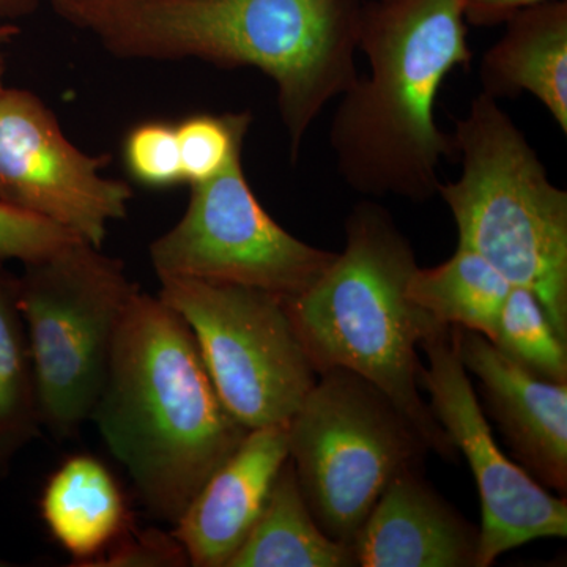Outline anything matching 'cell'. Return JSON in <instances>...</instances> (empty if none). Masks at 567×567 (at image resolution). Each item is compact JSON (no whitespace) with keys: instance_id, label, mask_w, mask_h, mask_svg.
Returning <instances> with one entry per match:
<instances>
[{"instance_id":"6da1fadb","label":"cell","mask_w":567,"mask_h":567,"mask_svg":"<svg viewBox=\"0 0 567 567\" xmlns=\"http://www.w3.org/2000/svg\"><path fill=\"white\" fill-rule=\"evenodd\" d=\"M365 0H50L55 17L123 61H200L274 81L290 158L360 76Z\"/></svg>"},{"instance_id":"7a4b0ae2","label":"cell","mask_w":567,"mask_h":567,"mask_svg":"<svg viewBox=\"0 0 567 567\" xmlns=\"http://www.w3.org/2000/svg\"><path fill=\"white\" fill-rule=\"evenodd\" d=\"M89 423L148 514L173 527L249 432L223 404L185 320L141 290L118 328Z\"/></svg>"},{"instance_id":"3957f363","label":"cell","mask_w":567,"mask_h":567,"mask_svg":"<svg viewBox=\"0 0 567 567\" xmlns=\"http://www.w3.org/2000/svg\"><path fill=\"white\" fill-rule=\"evenodd\" d=\"M464 0H365L358 51L368 73L339 96L328 132L336 171L371 199L425 203L440 166L456 155L436 123V100L451 73L466 69Z\"/></svg>"},{"instance_id":"277c9868","label":"cell","mask_w":567,"mask_h":567,"mask_svg":"<svg viewBox=\"0 0 567 567\" xmlns=\"http://www.w3.org/2000/svg\"><path fill=\"white\" fill-rule=\"evenodd\" d=\"M346 245L287 312L317 375L342 368L379 386L445 462L457 450L420 391L417 347L446 324L413 303L406 284L415 249L393 215L372 199L346 218Z\"/></svg>"},{"instance_id":"5b68a950","label":"cell","mask_w":567,"mask_h":567,"mask_svg":"<svg viewBox=\"0 0 567 567\" xmlns=\"http://www.w3.org/2000/svg\"><path fill=\"white\" fill-rule=\"evenodd\" d=\"M461 175L436 196L450 208L458 248L486 259L511 286L536 295L567 342V192L548 177L498 100L480 92L451 134Z\"/></svg>"},{"instance_id":"8992f818","label":"cell","mask_w":567,"mask_h":567,"mask_svg":"<svg viewBox=\"0 0 567 567\" xmlns=\"http://www.w3.org/2000/svg\"><path fill=\"white\" fill-rule=\"evenodd\" d=\"M137 290L121 259L82 240L24 265L20 303L40 423L54 439H73L91 421Z\"/></svg>"},{"instance_id":"52a82bcc","label":"cell","mask_w":567,"mask_h":567,"mask_svg":"<svg viewBox=\"0 0 567 567\" xmlns=\"http://www.w3.org/2000/svg\"><path fill=\"white\" fill-rule=\"evenodd\" d=\"M287 440L306 505L324 535L349 546L388 484L424 470L431 453L379 386L342 368L320 374L287 421Z\"/></svg>"},{"instance_id":"ba28073f","label":"cell","mask_w":567,"mask_h":567,"mask_svg":"<svg viewBox=\"0 0 567 567\" xmlns=\"http://www.w3.org/2000/svg\"><path fill=\"white\" fill-rule=\"evenodd\" d=\"M158 297L185 320L223 404L246 429L287 423L317 383L278 295L164 278Z\"/></svg>"},{"instance_id":"9c48e42d","label":"cell","mask_w":567,"mask_h":567,"mask_svg":"<svg viewBox=\"0 0 567 567\" xmlns=\"http://www.w3.org/2000/svg\"><path fill=\"white\" fill-rule=\"evenodd\" d=\"M189 188L181 221L148 249L159 279L237 284L289 300L333 262L336 252L301 241L271 218L246 178L244 158Z\"/></svg>"},{"instance_id":"30bf717a","label":"cell","mask_w":567,"mask_h":567,"mask_svg":"<svg viewBox=\"0 0 567 567\" xmlns=\"http://www.w3.org/2000/svg\"><path fill=\"white\" fill-rule=\"evenodd\" d=\"M427 365L417 382L443 431L464 454L481 496L477 567L536 539L567 536V499L540 486L517 462L503 453L492 434L486 412L458 358L451 327L421 342Z\"/></svg>"},{"instance_id":"8fae6325","label":"cell","mask_w":567,"mask_h":567,"mask_svg":"<svg viewBox=\"0 0 567 567\" xmlns=\"http://www.w3.org/2000/svg\"><path fill=\"white\" fill-rule=\"evenodd\" d=\"M110 153L71 144L54 112L35 93L0 96V203L55 224L103 248L110 226L128 215V183L103 177Z\"/></svg>"},{"instance_id":"7c38bea8","label":"cell","mask_w":567,"mask_h":567,"mask_svg":"<svg viewBox=\"0 0 567 567\" xmlns=\"http://www.w3.org/2000/svg\"><path fill=\"white\" fill-rule=\"evenodd\" d=\"M458 358L476 377L484 412L495 421L517 464L540 486L566 496L567 383L537 379L486 336L451 327Z\"/></svg>"},{"instance_id":"4fadbf2b","label":"cell","mask_w":567,"mask_h":567,"mask_svg":"<svg viewBox=\"0 0 567 567\" xmlns=\"http://www.w3.org/2000/svg\"><path fill=\"white\" fill-rule=\"evenodd\" d=\"M287 458V423L248 432L174 525L189 566H227L262 513Z\"/></svg>"},{"instance_id":"5bb4252c","label":"cell","mask_w":567,"mask_h":567,"mask_svg":"<svg viewBox=\"0 0 567 567\" xmlns=\"http://www.w3.org/2000/svg\"><path fill=\"white\" fill-rule=\"evenodd\" d=\"M481 529L446 502L424 470L395 476L353 539L361 567H477Z\"/></svg>"},{"instance_id":"9a60e30c","label":"cell","mask_w":567,"mask_h":567,"mask_svg":"<svg viewBox=\"0 0 567 567\" xmlns=\"http://www.w3.org/2000/svg\"><path fill=\"white\" fill-rule=\"evenodd\" d=\"M505 32L484 52L481 92L492 99L529 93L567 133V0H546L503 22Z\"/></svg>"},{"instance_id":"2e32d148","label":"cell","mask_w":567,"mask_h":567,"mask_svg":"<svg viewBox=\"0 0 567 567\" xmlns=\"http://www.w3.org/2000/svg\"><path fill=\"white\" fill-rule=\"evenodd\" d=\"M40 511L52 537L80 566H92L132 528L121 484L100 458L85 454L52 473Z\"/></svg>"},{"instance_id":"e0dca14e","label":"cell","mask_w":567,"mask_h":567,"mask_svg":"<svg viewBox=\"0 0 567 567\" xmlns=\"http://www.w3.org/2000/svg\"><path fill=\"white\" fill-rule=\"evenodd\" d=\"M354 566L353 547L331 539L317 524L287 458L262 513L226 567Z\"/></svg>"},{"instance_id":"ac0fdd59","label":"cell","mask_w":567,"mask_h":567,"mask_svg":"<svg viewBox=\"0 0 567 567\" xmlns=\"http://www.w3.org/2000/svg\"><path fill=\"white\" fill-rule=\"evenodd\" d=\"M511 287L480 254L457 246L445 262L416 267L406 293L436 322L475 331L492 341Z\"/></svg>"},{"instance_id":"d6986e66","label":"cell","mask_w":567,"mask_h":567,"mask_svg":"<svg viewBox=\"0 0 567 567\" xmlns=\"http://www.w3.org/2000/svg\"><path fill=\"white\" fill-rule=\"evenodd\" d=\"M41 431L31 346L20 303V276L0 260V477Z\"/></svg>"},{"instance_id":"ffe728a7","label":"cell","mask_w":567,"mask_h":567,"mask_svg":"<svg viewBox=\"0 0 567 567\" xmlns=\"http://www.w3.org/2000/svg\"><path fill=\"white\" fill-rule=\"evenodd\" d=\"M491 342L537 379L567 383V342L532 290L511 287Z\"/></svg>"},{"instance_id":"44dd1931","label":"cell","mask_w":567,"mask_h":567,"mask_svg":"<svg viewBox=\"0 0 567 567\" xmlns=\"http://www.w3.org/2000/svg\"><path fill=\"white\" fill-rule=\"evenodd\" d=\"M252 123L249 111L192 114L175 125L186 185H199L244 158L246 136Z\"/></svg>"},{"instance_id":"7402d4cb","label":"cell","mask_w":567,"mask_h":567,"mask_svg":"<svg viewBox=\"0 0 567 567\" xmlns=\"http://www.w3.org/2000/svg\"><path fill=\"white\" fill-rule=\"evenodd\" d=\"M122 159L128 177L144 188L185 185L174 123L145 121L134 125L123 140Z\"/></svg>"},{"instance_id":"603a6c76","label":"cell","mask_w":567,"mask_h":567,"mask_svg":"<svg viewBox=\"0 0 567 567\" xmlns=\"http://www.w3.org/2000/svg\"><path fill=\"white\" fill-rule=\"evenodd\" d=\"M80 240L62 227L0 203V260L39 262Z\"/></svg>"},{"instance_id":"cb8c5ba5","label":"cell","mask_w":567,"mask_h":567,"mask_svg":"<svg viewBox=\"0 0 567 567\" xmlns=\"http://www.w3.org/2000/svg\"><path fill=\"white\" fill-rule=\"evenodd\" d=\"M92 566L102 567H178L189 566V559L173 533L145 529L125 533ZM91 566V567H92Z\"/></svg>"},{"instance_id":"d4e9b609","label":"cell","mask_w":567,"mask_h":567,"mask_svg":"<svg viewBox=\"0 0 567 567\" xmlns=\"http://www.w3.org/2000/svg\"><path fill=\"white\" fill-rule=\"evenodd\" d=\"M546 0H464L466 24L491 28L503 24L517 11Z\"/></svg>"},{"instance_id":"484cf974","label":"cell","mask_w":567,"mask_h":567,"mask_svg":"<svg viewBox=\"0 0 567 567\" xmlns=\"http://www.w3.org/2000/svg\"><path fill=\"white\" fill-rule=\"evenodd\" d=\"M18 33H20V31H18L17 25H0V50H2L3 44H7L9 41L13 40Z\"/></svg>"},{"instance_id":"4316f807","label":"cell","mask_w":567,"mask_h":567,"mask_svg":"<svg viewBox=\"0 0 567 567\" xmlns=\"http://www.w3.org/2000/svg\"><path fill=\"white\" fill-rule=\"evenodd\" d=\"M3 71H6V66H3L2 52H0V96L6 91V87H3Z\"/></svg>"},{"instance_id":"83f0119b","label":"cell","mask_w":567,"mask_h":567,"mask_svg":"<svg viewBox=\"0 0 567 567\" xmlns=\"http://www.w3.org/2000/svg\"><path fill=\"white\" fill-rule=\"evenodd\" d=\"M10 566V563H7L6 559L0 558V567Z\"/></svg>"}]
</instances>
